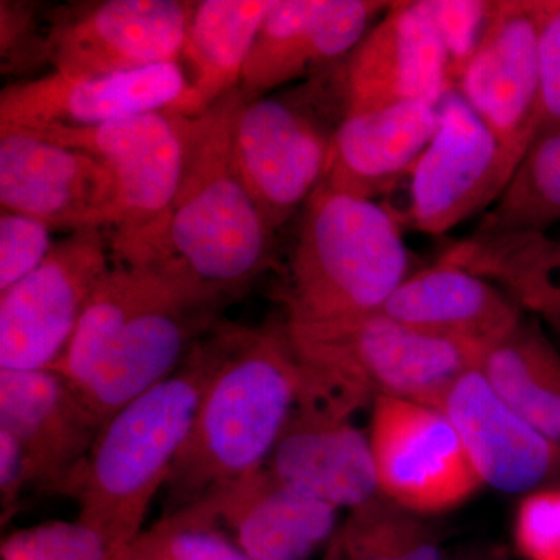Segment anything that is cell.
<instances>
[{
    "label": "cell",
    "instance_id": "34",
    "mask_svg": "<svg viewBox=\"0 0 560 560\" xmlns=\"http://www.w3.org/2000/svg\"><path fill=\"white\" fill-rule=\"evenodd\" d=\"M539 11V95L534 142L560 127V0H537Z\"/></svg>",
    "mask_w": 560,
    "mask_h": 560
},
{
    "label": "cell",
    "instance_id": "33",
    "mask_svg": "<svg viewBox=\"0 0 560 560\" xmlns=\"http://www.w3.org/2000/svg\"><path fill=\"white\" fill-rule=\"evenodd\" d=\"M51 230L24 213H0V293L16 285L43 264L50 253Z\"/></svg>",
    "mask_w": 560,
    "mask_h": 560
},
{
    "label": "cell",
    "instance_id": "36",
    "mask_svg": "<svg viewBox=\"0 0 560 560\" xmlns=\"http://www.w3.org/2000/svg\"><path fill=\"white\" fill-rule=\"evenodd\" d=\"M27 492L24 458L20 444L9 433L0 429V518L2 526L11 521L21 506V499Z\"/></svg>",
    "mask_w": 560,
    "mask_h": 560
},
{
    "label": "cell",
    "instance_id": "27",
    "mask_svg": "<svg viewBox=\"0 0 560 560\" xmlns=\"http://www.w3.org/2000/svg\"><path fill=\"white\" fill-rule=\"evenodd\" d=\"M559 221L560 127L533 143L510 186L471 235L548 232Z\"/></svg>",
    "mask_w": 560,
    "mask_h": 560
},
{
    "label": "cell",
    "instance_id": "6",
    "mask_svg": "<svg viewBox=\"0 0 560 560\" xmlns=\"http://www.w3.org/2000/svg\"><path fill=\"white\" fill-rule=\"evenodd\" d=\"M399 223L378 202L320 183L302 210L283 294L289 323L381 312L410 276Z\"/></svg>",
    "mask_w": 560,
    "mask_h": 560
},
{
    "label": "cell",
    "instance_id": "8",
    "mask_svg": "<svg viewBox=\"0 0 560 560\" xmlns=\"http://www.w3.org/2000/svg\"><path fill=\"white\" fill-rule=\"evenodd\" d=\"M33 132L88 151L109 168L117 187V220L109 231L113 257L127 259L158 234L183 172L184 116L153 110L101 127Z\"/></svg>",
    "mask_w": 560,
    "mask_h": 560
},
{
    "label": "cell",
    "instance_id": "26",
    "mask_svg": "<svg viewBox=\"0 0 560 560\" xmlns=\"http://www.w3.org/2000/svg\"><path fill=\"white\" fill-rule=\"evenodd\" d=\"M493 390L560 448V353L537 320L522 319L482 357Z\"/></svg>",
    "mask_w": 560,
    "mask_h": 560
},
{
    "label": "cell",
    "instance_id": "22",
    "mask_svg": "<svg viewBox=\"0 0 560 560\" xmlns=\"http://www.w3.org/2000/svg\"><path fill=\"white\" fill-rule=\"evenodd\" d=\"M440 108L399 103L346 114L335 132L323 183L330 189L375 201L388 194L433 139Z\"/></svg>",
    "mask_w": 560,
    "mask_h": 560
},
{
    "label": "cell",
    "instance_id": "15",
    "mask_svg": "<svg viewBox=\"0 0 560 560\" xmlns=\"http://www.w3.org/2000/svg\"><path fill=\"white\" fill-rule=\"evenodd\" d=\"M187 90L180 62L105 75L51 72L14 81L0 94V125L33 131L92 128L172 109Z\"/></svg>",
    "mask_w": 560,
    "mask_h": 560
},
{
    "label": "cell",
    "instance_id": "19",
    "mask_svg": "<svg viewBox=\"0 0 560 560\" xmlns=\"http://www.w3.org/2000/svg\"><path fill=\"white\" fill-rule=\"evenodd\" d=\"M186 508L226 530L249 560H307L337 534V508L287 488L265 466Z\"/></svg>",
    "mask_w": 560,
    "mask_h": 560
},
{
    "label": "cell",
    "instance_id": "11",
    "mask_svg": "<svg viewBox=\"0 0 560 560\" xmlns=\"http://www.w3.org/2000/svg\"><path fill=\"white\" fill-rule=\"evenodd\" d=\"M370 441L382 495L416 514L459 506L482 485L451 420L429 405L377 397Z\"/></svg>",
    "mask_w": 560,
    "mask_h": 560
},
{
    "label": "cell",
    "instance_id": "2",
    "mask_svg": "<svg viewBox=\"0 0 560 560\" xmlns=\"http://www.w3.org/2000/svg\"><path fill=\"white\" fill-rule=\"evenodd\" d=\"M243 103L235 90L200 116L184 117L183 172L164 223L138 253L116 260L167 265L228 298L270 268L275 231L235 158Z\"/></svg>",
    "mask_w": 560,
    "mask_h": 560
},
{
    "label": "cell",
    "instance_id": "35",
    "mask_svg": "<svg viewBox=\"0 0 560 560\" xmlns=\"http://www.w3.org/2000/svg\"><path fill=\"white\" fill-rule=\"evenodd\" d=\"M514 539L526 559L560 560V489L540 490L522 501Z\"/></svg>",
    "mask_w": 560,
    "mask_h": 560
},
{
    "label": "cell",
    "instance_id": "28",
    "mask_svg": "<svg viewBox=\"0 0 560 560\" xmlns=\"http://www.w3.org/2000/svg\"><path fill=\"white\" fill-rule=\"evenodd\" d=\"M335 540L345 560H448L420 515L382 493L350 511Z\"/></svg>",
    "mask_w": 560,
    "mask_h": 560
},
{
    "label": "cell",
    "instance_id": "4",
    "mask_svg": "<svg viewBox=\"0 0 560 560\" xmlns=\"http://www.w3.org/2000/svg\"><path fill=\"white\" fill-rule=\"evenodd\" d=\"M300 388V361L285 323L265 329L230 324L224 359L162 489L161 515L261 469L296 407Z\"/></svg>",
    "mask_w": 560,
    "mask_h": 560
},
{
    "label": "cell",
    "instance_id": "10",
    "mask_svg": "<svg viewBox=\"0 0 560 560\" xmlns=\"http://www.w3.org/2000/svg\"><path fill=\"white\" fill-rule=\"evenodd\" d=\"M517 171L485 121L452 91L441 103L438 130L411 172V226L442 235L488 212Z\"/></svg>",
    "mask_w": 560,
    "mask_h": 560
},
{
    "label": "cell",
    "instance_id": "32",
    "mask_svg": "<svg viewBox=\"0 0 560 560\" xmlns=\"http://www.w3.org/2000/svg\"><path fill=\"white\" fill-rule=\"evenodd\" d=\"M32 2H0V60L3 75H24L49 62V20Z\"/></svg>",
    "mask_w": 560,
    "mask_h": 560
},
{
    "label": "cell",
    "instance_id": "7",
    "mask_svg": "<svg viewBox=\"0 0 560 560\" xmlns=\"http://www.w3.org/2000/svg\"><path fill=\"white\" fill-rule=\"evenodd\" d=\"M342 66L345 61L330 73H316L287 94L243 103L235 158L275 232L307 205L326 176L335 132L346 116Z\"/></svg>",
    "mask_w": 560,
    "mask_h": 560
},
{
    "label": "cell",
    "instance_id": "30",
    "mask_svg": "<svg viewBox=\"0 0 560 560\" xmlns=\"http://www.w3.org/2000/svg\"><path fill=\"white\" fill-rule=\"evenodd\" d=\"M101 534L80 521L46 522L9 534L0 560H109Z\"/></svg>",
    "mask_w": 560,
    "mask_h": 560
},
{
    "label": "cell",
    "instance_id": "13",
    "mask_svg": "<svg viewBox=\"0 0 560 560\" xmlns=\"http://www.w3.org/2000/svg\"><path fill=\"white\" fill-rule=\"evenodd\" d=\"M194 2L103 0L55 11L49 61L65 75H105L179 62Z\"/></svg>",
    "mask_w": 560,
    "mask_h": 560
},
{
    "label": "cell",
    "instance_id": "14",
    "mask_svg": "<svg viewBox=\"0 0 560 560\" xmlns=\"http://www.w3.org/2000/svg\"><path fill=\"white\" fill-rule=\"evenodd\" d=\"M456 91L521 167L534 143L539 95L537 0H493L480 46Z\"/></svg>",
    "mask_w": 560,
    "mask_h": 560
},
{
    "label": "cell",
    "instance_id": "12",
    "mask_svg": "<svg viewBox=\"0 0 560 560\" xmlns=\"http://www.w3.org/2000/svg\"><path fill=\"white\" fill-rule=\"evenodd\" d=\"M0 206L40 220L51 231H110L117 187L94 154L27 128L0 125Z\"/></svg>",
    "mask_w": 560,
    "mask_h": 560
},
{
    "label": "cell",
    "instance_id": "21",
    "mask_svg": "<svg viewBox=\"0 0 560 560\" xmlns=\"http://www.w3.org/2000/svg\"><path fill=\"white\" fill-rule=\"evenodd\" d=\"M265 467L287 488L337 510L381 495L370 438L350 419L294 407Z\"/></svg>",
    "mask_w": 560,
    "mask_h": 560
},
{
    "label": "cell",
    "instance_id": "5",
    "mask_svg": "<svg viewBox=\"0 0 560 560\" xmlns=\"http://www.w3.org/2000/svg\"><path fill=\"white\" fill-rule=\"evenodd\" d=\"M301 366L298 407L350 419L377 397L436 407L464 372L480 368L485 346L438 337L381 315L289 323Z\"/></svg>",
    "mask_w": 560,
    "mask_h": 560
},
{
    "label": "cell",
    "instance_id": "31",
    "mask_svg": "<svg viewBox=\"0 0 560 560\" xmlns=\"http://www.w3.org/2000/svg\"><path fill=\"white\" fill-rule=\"evenodd\" d=\"M440 35L448 77L458 88L460 77L480 46L488 25L492 0H422Z\"/></svg>",
    "mask_w": 560,
    "mask_h": 560
},
{
    "label": "cell",
    "instance_id": "25",
    "mask_svg": "<svg viewBox=\"0 0 560 560\" xmlns=\"http://www.w3.org/2000/svg\"><path fill=\"white\" fill-rule=\"evenodd\" d=\"M440 261L495 283L522 311L560 331V238L548 232L469 235L445 249Z\"/></svg>",
    "mask_w": 560,
    "mask_h": 560
},
{
    "label": "cell",
    "instance_id": "18",
    "mask_svg": "<svg viewBox=\"0 0 560 560\" xmlns=\"http://www.w3.org/2000/svg\"><path fill=\"white\" fill-rule=\"evenodd\" d=\"M346 114L427 103L456 91L440 35L422 0L393 2L345 60Z\"/></svg>",
    "mask_w": 560,
    "mask_h": 560
},
{
    "label": "cell",
    "instance_id": "3",
    "mask_svg": "<svg viewBox=\"0 0 560 560\" xmlns=\"http://www.w3.org/2000/svg\"><path fill=\"white\" fill-rule=\"evenodd\" d=\"M230 341V324L202 338L167 378L103 425L70 497L77 521L101 534L110 555L143 529Z\"/></svg>",
    "mask_w": 560,
    "mask_h": 560
},
{
    "label": "cell",
    "instance_id": "17",
    "mask_svg": "<svg viewBox=\"0 0 560 560\" xmlns=\"http://www.w3.org/2000/svg\"><path fill=\"white\" fill-rule=\"evenodd\" d=\"M0 429L20 444L27 490L69 495L101 427L54 371H0Z\"/></svg>",
    "mask_w": 560,
    "mask_h": 560
},
{
    "label": "cell",
    "instance_id": "38",
    "mask_svg": "<svg viewBox=\"0 0 560 560\" xmlns=\"http://www.w3.org/2000/svg\"><path fill=\"white\" fill-rule=\"evenodd\" d=\"M448 560H500L495 555H489V552H478V555H466L460 556L458 559Z\"/></svg>",
    "mask_w": 560,
    "mask_h": 560
},
{
    "label": "cell",
    "instance_id": "37",
    "mask_svg": "<svg viewBox=\"0 0 560 560\" xmlns=\"http://www.w3.org/2000/svg\"><path fill=\"white\" fill-rule=\"evenodd\" d=\"M323 560H345V558H342L340 547H338L337 540H335V537L331 539V541H329V548H327Z\"/></svg>",
    "mask_w": 560,
    "mask_h": 560
},
{
    "label": "cell",
    "instance_id": "29",
    "mask_svg": "<svg viewBox=\"0 0 560 560\" xmlns=\"http://www.w3.org/2000/svg\"><path fill=\"white\" fill-rule=\"evenodd\" d=\"M109 560H249L226 530L191 510L161 515Z\"/></svg>",
    "mask_w": 560,
    "mask_h": 560
},
{
    "label": "cell",
    "instance_id": "9",
    "mask_svg": "<svg viewBox=\"0 0 560 560\" xmlns=\"http://www.w3.org/2000/svg\"><path fill=\"white\" fill-rule=\"evenodd\" d=\"M110 264L108 230L70 232L35 271L0 293V371L49 370Z\"/></svg>",
    "mask_w": 560,
    "mask_h": 560
},
{
    "label": "cell",
    "instance_id": "24",
    "mask_svg": "<svg viewBox=\"0 0 560 560\" xmlns=\"http://www.w3.org/2000/svg\"><path fill=\"white\" fill-rule=\"evenodd\" d=\"M272 5L275 0L194 2L179 57L187 90L172 110L197 117L241 90L243 68Z\"/></svg>",
    "mask_w": 560,
    "mask_h": 560
},
{
    "label": "cell",
    "instance_id": "20",
    "mask_svg": "<svg viewBox=\"0 0 560 560\" xmlns=\"http://www.w3.org/2000/svg\"><path fill=\"white\" fill-rule=\"evenodd\" d=\"M434 408L455 427L481 482L501 492H528L560 470V448L501 399L480 368L456 378Z\"/></svg>",
    "mask_w": 560,
    "mask_h": 560
},
{
    "label": "cell",
    "instance_id": "23",
    "mask_svg": "<svg viewBox=\"0 0 560 560\" xmlns=\"http://www.w3.org/2000/svg\"><path fill=\"white\" fill-rule=\"evenodd\" d=\"M377 313L488 349L523 319L522 308L495 283L445 261L408 276Z\"/></svg>",
    "mask_w": 560,
    "mask_h": 560
},
{
    "label": "cell",
    "instance_id": "16",
    "mask_svg": "<svg viewBox=\"0 0 560 560\" xmlns=\"http://www.w3.org/2000/svg\"><path fill=\"white\" fill-rule=\"evenodd\" d=\"M393 2L275 0L243 68L246 103L346 60Z\"/></svg>",
    "mask_w": 560,
    "mask_h": 560
},
{
    "label": "cell",
    "instance_id": "1",
    "mask_svg": "<svg viewBox=\"0 0 560 560\" xmlns=\"http://www.w3.org/2000/svg\"><path fill=\"white\" fill-rule=\"evenodd\" d=\"M231 301L167 265L113 259L60 359L49 368L103 429L178 370Z\"/></svg>",
    "mask_w": 560,
    "mask_h": 560
}]
</instances>
